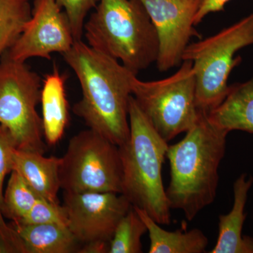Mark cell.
I'll return each instance as SVG.
<instances>
[{
	"label": "cell",
	"instance_id": "obj_1",
	"mask_svg": "<svg viewBox=\"0 0 253 253\" xmlns=\"http://www.w3.org/2000/svg\"><path fill=\"white\" fill-rule=\"evenodd\" d=\"M63 59L77 76L82 98L73 112L89 129L118 146L129 139L131 80L136 75L119 61L75 41Z\"/></svg>",
	"mask_w": 253,
	"mask_h": 253
},
{
	"label": "cell",
	"instance_id": "obj_2",
	"mask_svg": "<svg viewBox=\"0 0 253 253\" xmlns=\"http://www.w3.org/2000/svg\"><path fill=\"white\" fill-rule=\"evenodd\" d=\"M228 134L200 111L197 122L184 139L168 146L170 181L166 196L171 209L181 210L188 221L215 199Z\"/></svg>",
	"mask_w": 253,
	"mask_h": 253
},
{
	"label": "cell",
	"instance_id": "obj_3",
	"mask_svg": "<svg viewBox=\"0 0 253 253\" xmlns=\"http://www.w3.org/2000/svg\"><path fill=\"white\" fill-rule=\"evenodd\" d=\"M129 122V139L119 146L123 169L121 194L158 224L168 225L171 208L161 171L169 144L155 130L132 95Z\"/></svg>",
	"mask_w": 253,
	"mask_h": 253
},
{
	"label": "cell",
	"instance_id": "obj_4",
	"mask_svg": "<svg viewBox=\"0 0 253 253\" xmlns=\"http://www.w3.org/2000/svg\"><path fill=\"white\" fill-rule=\"evenodd\" d=\"M86 44L137 76L156 62L157 32L140 0H100L84 23Z\"/></svg>",
	"mask_w": 253,
	"mask_h": 253
},
{
	"label": "cell",
	"instance_id": "obj_5",
	"mask_svg": "<svg viewBox=\"0 0 253 253\" xmlns=\"http://www.w3.org/2000/svg\"><path fill=\"white\" fill-rule=\"evenodd\" d=\"M253 44V12L217 34L190 43L183 61H192L196 77V104L201 112L216 109L229 92L228 79L241 63L240 49Z\"/></svg>",
	"mask_w": 253,
	"mask_h": 253
},
{
	"label": "cell",
	"instance_id": "obj_6",
	"mask_svg": "<svg viewBox=\"0 0 253 253\" xmlns=\"http://www.w3.org/2000/svg\"><path fill=\"white\" fill-rule=\"evenodd\" d=\"M131 95L144 116L166 142L189 131L197 122L196 77L192 61H183L172 76L142 81L134 76Z\"/></svg>",
	"mask_w": 253,
	"mask_h": 253
},
{
	"label": "cell",
	"instance_id": "obj_7",
	"mask_svg": "<svg viewBox=\"0 0 253 253\" xmlns=\"http://www.w3.org/2000/svg\"><path fill=\"white\" fill-rule=\"evenodd\" d=\"M42 81L23 61L6 54L0 59V125L9 130L16 149L44 154L42 118L37 111Z\"/></svg>",
	"mask_w": 253,
	"mask_h": 253
},
{
	"label": "cell",
	"instance_id": "obj_8",
	"mask_svg": "<svg viewBox=\"0 0 253 253\" xmlns=\"http://www.w3.org/2000/svg\"><path fill=\"white\" fill-rule=\"evenodd\" d=\"M119 146L89 129L71 138L59 169L64 192L122 193Z\"/></svg>",
	"mask_w": 253,
	"mask_h": 253
},
{
	"label": "cell",
	"instance_id": "obj_9",
	"mask_svg": "<svg viewBox=\"0 0 253 253\" xmlns=\"http://www.w3.org/2000/svg\"><path fill=\"white\" fill-rule=\"evenodd\" d=\"M68 227L80 244L111 243L118 223L132 207L122 194L64 192Z\"/></svg>",
	"mask_w": 253,
	"mask_h": 253
},
{
	"label": "cell",
	"instance_id": "obj_10",
	"mask_svg": "<svg viewBox=\"0 0 253 253\" xmlns=\"http://www.w3.org/2000/svg\"><path fill=\"white\" fill-rule=\"evenodd\" d=\"M157 32L156 66L166 72L180 66L192 38L202 39L195 28V16L203 0H140Z\"/></svg>",
	"mask_w": 253,
	"mask_h": 253
},
{
	"label": "cell",
	"instance_id": "obj_11",
	"mask_svg": "<svg viewBox=\"0 0 253 253\" xmlns=\"http://www.w3.org/2000/svg\"><path fill=\"white\" fill-rule=\"evenodd\" d=\"M75 41L67 16L56 1L34 0L31 18L6 54L23 62L34 57L51 60L54 53L68 52Z\"/></svg>",
	"mask_w": 253,
	"mask_h": 253
},
{
	"label": "cell",
	"instance_id": "obj_12",
	"mask_svg": "<svg viewBox=\"0 0 253 253\" xmlns=\"http://www.w3.org/2000/svg\"><path fill=\"white\" fill-rule=\"evenodd\" d=\"M253 184L252 176L242 174L234 184V204L230 212L219 216V233L210 253H253V238L243 235L245 208Z\"/></svg>",
	"mask_w": 253,
	"mask_h": 253
},
{
	"label": "cell",
	"instance_id": "obj_13",
	"mask_svg": "<svg viewBox=\"0 0 253 253\" xmlns=\"http://www.w3.org/2000/svg\"><path fill=\"white\" fill-rule=\"evenodd\" d=\"M61 158L44 157L34 151L14 149L13 169L17 171L42 199L59 204V169Z\"/></svg>",
	"mask_w": 253,
	"mask_h": 253
},
{
	"label": "cell",
	"instance_id": "obj_14",
	"mask_svg": "<svg viewBox=\"0 0 253 253\" xmlns=\"http://www.w3.org/2000/svg\"><path fill=\"white\" fill-rule=\"evenodd\" d=\"M67 76L60 73L54 65L52 72L42 81L41 103L44 138L49 146H54L62 139L69 121V108L66 98Z\"/></svg>",
	"mask_w": 253,
	"mask_h": 253
},
{
	"label": "cell",
	"instance_id": "obj_15",
	"mask_svg": "<svg viewBox=\"0 0 253 253\" xmlns=\"http://www.w3.org/2000/svg\"><path fill=\"white\" fill-rule=\"evenodd\" d=\"M207 117L213 126L226 132L239 130L253 134V76L229 86L225 99Z\"/></svg>",
	"mask_w": 253,
	"mask_h": 253
},
{
	"label": "cell",
	"instance_id": "obj_16",
	"mask_svg": "<svg viewBox=\"0 0 253 253\" xmlns=\"http://www.w3.org/2000/svg\"><path fill=\"white\" fill-rule=\"evenodd\" d=\"M17 232L23 253H78L79 242L68 226L11 222Z\"/></svg>",
	"mask_w": 253,
	"mask_h": 253
},
{
	"label": "cell",
	"instance_id": "obj_17",
	"mask_svg": "<svg viewBox=\"0 0 253 253\" xmlns=\"http://www.w3.org/2000/svg\"><path fill=\"white\" fill-rule=\"evenodd\" d=\"M144 221L149 234V253H202L206 252L208 239L202 231H168L160 226L149 214L133 206Z\"/></svg>",
	"mask_w": 253,
	"mask_h": 253
},
{
	"label": "cell",
	"instance_id": "obj_18",
	"mask_svg": "<svg viewBox=\"0 0 253 253\" xmlns=\"http://www.w3.org/2000/svg\"><path fill=\"white\" fill-rule=\"evenodd\" d=\"M31 15L30 0H0V59L14 46Z\"/></svg>",
	"mask_w": 253,
	"mask_h": 253
},
{
	"label": "cell",
	"instance_id": "obj_19",
	"mask_svg": "<svg viewBox=\"0 0 253 253\" xmlns=\"http://www.w3.org/2000/svg\"><path fill=\"white\" fill-rule=\"evenodd\" d=\"M39 198L24 178L13 169L3 195L1 208L3 217L18 222L31 211Z\"/></svg>",
	"mask_w": 253,
	"mask_h": 253
},
{
	"label": "cell",
	"instance_id": "obj_20",
	"mask_svg": "<svg viewBox=\"0 0 253 253\" xmlns=\"http://www.w3.org/2000/svg\"><path fill=\"white\" fill-rule=\"evenodd\" d=\"M147 231L144 221L132 206L118 223L110 243L109 253H143L141 238Z\"/></svg>",
	"mask_w": 253,
	"mask_h": 253
},
{
	"label": "cell",
	"instance_id": "obj_21",
	"mask_svg": "<svg viewBox=\"0 0 253 253\" xmlns=\"http://www.w3.org/2000/svg\"><path fill=\"white\" fill-rule=\"evenodd\" d=\"M16 223L25 224H58L68 226V220L67 213L63 206L39 198L28 214L21 221Z\"/></svg>",
	"mask_w": 253,
	"mask_h": 253
},
{
	"label": "cell",
	"instance_id": "obj_22",
	"mask_svg": "<svg viewBox=\"0 0 253 253\" xmlns=\"http://www.w3.org/2000/svg\"><path fill=\"white\" fill-rule=\"evenodd\" d=\"M63 9L71 24L75 41H82L84 34V21L88 13L95 9L100 0H55Z\"/></svg>",
	"mask_w": 253,
	"mask_h": 253
},
{
	"label": "cell",
	"instance_id": "obj_23",
	"mask_svg": "<svg viewBox=\"0 0 253 253\" xmlns=\"http://www.w3.org/2000/svg\"><path fill=\"white\" fill-rule=\"evenodd\" d=\"M16 144L9 130L0 125V224L5 221L1 208L3 200V185L6 174L13 170V152Z\"/></svg>",
	"mask_w": 253,
	"mask_h": 253
},
{
	"label": "cell",
	"instance_id": "obj_24",
	"mask_svg": "<svg viewBox=\"0 0 253 253\" xmlns=\"http://www.w3.org/2000/svg\"><path fill=\"white\" fill-rule=\"evenodd\" d=\"M231 0H203L201 7L195 16L194 25L197 26L207 15L224 10V6Z\"/></svg>",
	"mask_w": 253,
	"mask_h": 253
},
{
	"label": "cell",
	"instance_id": "obj_25",
	"mask_svg": "<svg viewBox=\"0 0 253 253\" xmlns=\"http://www.w3.org/2000/svg\"><path fill=\"white\" fill-rule=\"evenodd\" d=\"M110 243L106 241H92L80 248L79 253H109Z\"/></svg>",
	"mask_w": 253,
	"mask_h": 253
},
{
	"label": "cell",
	"instance_id": "obj_26",
	"mask_svg": "<svg viewBox=\"0 0 253 253\" xmlns=\"http://www.w3.org/2000/svg\"><path fill=\"white\" fill-rule=\"evenodd\" d=\"M0 253H6V250H5L4 244L1 240V235H0Z\"/></svg>",
	"mask_w": 253,
	"mask_h": 253
}]
</instances>
